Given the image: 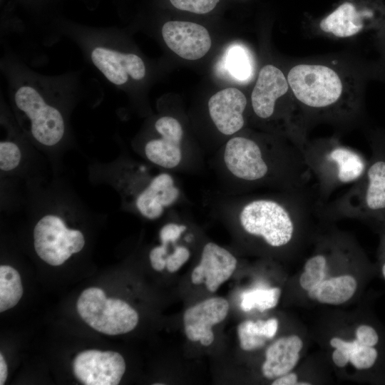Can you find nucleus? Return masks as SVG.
Segmentation results:
<instances>
[{
  "instance_id": "f3484780",
  "label": "nucleus",
  "mask_w": 385,
  "mask_h": 385,
  "mask_svg": "<svg viewBox=\"0 0 385 385\" xmlns=\"http://www.w3.org/2000/svg\"><path fill=\"white\" fill-rule=\"evenodd\" d=\"M289 87L287 78L281 70L272 65L262 67L251 94L255 115L262 120L272 118L277 101L287 93Z\"/></svg>"
},
{
  "instance_id": "393cba45",
  "label": "nucleus",
  "mask_w": 385,
  "mask_h": 385,
  "mask_svg": "<svg viewBox=\"0 0 385 385\" xmlns=\"http://www.w3.org/2000/svg\"><path fill=\"white\" fill-rule=\"evenodd\" d=\"M327 267V259L324 254H317L309 257L299 277L301 287L309 292L318 287L325 279Z\"/></svg>"
},
{
  "instance_id": "4468645a",
  "label": "nucleus",
  "mask_w": 385,
  "mask_h": 385,
  "mask_svg": "<svg viewBox=\"0 0 385 385\" xmlns=\"http://www.w3.org/2000/svg\"><path fill=\"white\" fill-rule=\"evenodd\" d=\"M237 259L227 250L216 243H207L202 251L201 259L191 274L195 284L205 283L207 289L215 292L233 274Z\"/></svg>"
},
{
  "instance_id": "423d86ee",
  "label": "nucleus",
  "mask_w": 385,
  "mask_h": 385,
  "mask_svg": "<svg viewBox=\"0 0 385 385\" xmlns=\"http://www.w3.org/2000/svg\"><path fill=\"white\" fill-rule=\"evenodd\" d=\"M287 81L298 101L309 108L324 110L340 101L342 81L332 68L317 64H299L288 73Z\"/></svg>"
},
{
  "instance_id": "a211bd4d",
  "label": "nucleus",
  "mask_w": 385,
  "mask_h": 385,
  "mask_svg": "<svg viewBox=\"0 0 385 385\" xmlns=\"http://www.w3.org/2000/svg\"><path fill=\"white\" fill-rule=\"evenodd\" d=\"M303 347L302 339L296 335L283 337L268 346L262 373L268 379H274L290 372L297 364Z\"/></svg>"
},
{
  "instance_id": "2eb2a0df",
  "label": "nucleus",
  "mask_w": 385,
  "mask_h": 385,
  "mask_svg": "<svg viewBox=\"0 0 385 385\" xmlns=\"http://www.w3.org/2000/svg\"><path fill=\"white\" fill-rule=\"evenodd\" d=\"M247 103L245 94L235 88H225L210 97V117L220 133L232 135L243 128Z\"/></svg>"
},
{
  "instance_id": "f257e3e1",
  "label": "nucleus",
  "mask_w": 385,
  "mask_h": 385,
  "mask_svg": "<svg viewBox=\"0 0 385 385\" xmlns=\"http://www.w3.org/2000/svg\"><path fill=\"white\" fill-rule=\"evenodd\" d=\"M220 160L230 179L247 187L272 186L296 191L312 175L297 148L265 145L242 135L227 140Z\"/></svg>"
},
{
  "instance_id": "aec40b11",
  "label": "nucleus",
  "mask_w": 385,
  "mask_h": 385,
  "mask_svg": "<svg viewBox=\"0 0 385 385\" xmlns=\"http://www.w3.org/2000/svg\"><path fill=\"white\" fill-rule=\"evenodd\" d=\"M358 287L356 278L342 274L324 279L313 290L307 292L311 299L330 305H339L349 301Z\"/></svg>"
},
{
  "instance_id": "412c9836",
  "label": "nucleus",
  "mask_w": 385,
  "mask_h": 385,
  "mask_svg": "<svg viewBox=\"0 0 385 385\" xmlns=\"http://www.w3.org/2000/svg\"><path fill=\"white\" fill-rule=\"evenodd\" d=\"M278 320L270 318L256 322L245 320L237 327L240 347L245 351H252L262 347L266 339H272L278 329Z\"/></svg>"
},
{
  "instance_id": "c9c22d12",
  "label": "nucleus",
  "mask_w": 385,
  "mask_h": 385,
  "mask_svg": "<svg viewBox=\"0 0 385 385\" xmlns=\"http://www.w3.org/2000/svg\"><path fill=\"white\" fill-rule=\"evenodd\" d=\"M8 376L7 364L2 353L0 354V384L3 385Z\"/></svg>"
},
{
  "instance_id": "7ed1b4c3",
  "label": "nucleus",
  "mask_w": 385,
  "mask_h": 385,
  "mask_svg": "<svg viewBox=\"0 0 385 385\" xmlns=\"http://www.w3.org/2000/svg\"><path fill=\"white\" fill-rule=\"evenodd\" d=\"M118 179V187L131 209L150 220L160 217L179 199L180 191L167 172L150 174L140 165L127 167Z\"/></svg>"
},
{
  "instance_id": "b1692460",
  "label": "nucleus",
  "mask_w": 385,
  "mask_h": 385,
  "mask_svg": "<svg viewBox=\"0 0 385 385\" xmlns=\"http://www.w3.org/2000/svg\"><path fill=\"white\" fill-rule=\"evenodd\" d=\"M280 295L281 289L279 287L248 290L241 296L240 307L245 312L254 309L263 312L275 307Z\"/></svg>"
},
{
  "instance_id": "ddd939ff",
  "label": "nucleus",
  "mask_w": 385,
  "mask_h": 385,
  "mask_svg": "<svg viewBox=\"0 0 385 385\" xmlns=\"http://www.w3.org/2000/svg\"><path fill=\"white\" fill-rule=\"evenodd\" d=\"M228 310L229 303L222 297L209 298L190 307L183 315L186 337L190 341L210 346L214 341L212 326L222 322Z\"/></svg>"
},
{
  "instance_id": "6ab92c4d",
  "label": "nucleus",
  "mask_w": 385,
  "mask_h": 385,
  "mask_svg": "<svg viewBox=\"0 0 385 385\" xmlns=\"http://www.w3.org/2000/svg\"><path fill=\"white\" fill-rule=\"evenodd\" d=\"M370 14V12L360 13L352 4L346 2L323 19L319 23V28L337 37L352 36L364 28L362 17Z\"/></svg>"
},
{
  "instance_id": "5701e85b",
  "label": "nucleus",
  "mask_w": 385,
  "mask_h": 385,
  "mask_svg": "<svg viewBox=\"0 0 385 385\" xmlns=\"http://www.w3.org/2000/svg\"><path fill=\"white\" fill-rule=\"evenodd\" d=\"M23 287L19 273L9 265L0 266V312L14 307L21 299Z\"/></svg>"
},
{
  "instance_id": "c756f323",
  "label": "nucleus",
  "mask_w": 385,
  "mask_h": 385,
  "mask_svg": "<svg viewBox=\"0 0 385 385\" xmlns=\"http://www.w3.org/2000/svg\"><path fill=\"white\" fill-rule=\"evenodd\" d=\"M190 252L184 246H177L170 255L165 258L166 269L169 272L178 271L190 258Z\"/></svg>"
},
{
  "instance_id": "cd10ccee",
  "label": "nucleus",
  "mask_w": 385,
  "mask_h": 385,
  "mask_svg": "<svg viewBox=\"0 0 385 385\" xmlns=\"http://www.w3.org/2000/svg\"><path fill=\"white\" fill-rule=\"evenodd\" d=\"M175 8L203 14L211 11L216 6L219 0H170Z\"/></svg>"
},
{
  "instance_id": "39448f33",
  "label": "nucleus",
  "mask_w": 385,
  "mask_h": 385,
  "mask_svg": "<svg viewBox=\"0 0 385 385\" xmlns=\"http://www.w3.org/2000/svg\"><path fill=\"white\" fill-rule=\"evenodd\" d=\"M336 215L385 222V145H376L363 175L328 210Z\"/></svg>"
},
{
  "instance_id": "bb28decb",
  "label": "nucleus",
  "mask_w": 385,
  "mask_h": 385,
  "mask_svg": "<svg viewBox=\"0 0 385 385\" xmlns=\"http://www.w3.org/2000/svg\"><path fill=\"white\" fill-rule=\"evenodd\" d=\"M22 152L19 145L11 140L0 142V169L3 172L16 170L21 164Z\"/></svg>"
},
{
  "instance_id": "0eeeda50",
  "label": "nucleus",
  "mask_w": 385,
  "mask_h": 385,
  "mask_svg": "<svg viewBox=\"0 0 385 385\" xmlns=\"http://www.w3.org/2000/svg\"><path fill=\"white\" fill-rule=\"evenodd\" d=\"M82 319L95 330L108 335L125 334L138 322L137 312L120 299L106 298L98 287L82 292L76 304Z\"/></svg>"
},
{
  "instance_id": "f03ea898",
  "label": "nucleus",
  "mask_w": 385,
  "mask_h": 385,
  "mask_svg": "<svg viewBox=\"0 0 385 385\" xmlns=\"http://www.w3.org/2000/svg\"><path fill=\"white\" fill-rule=\"evenodd\" d=\"M297 210L282 198L262 196L244 200L235 210L245 232L279 248L287 245L294 237Z\"/></svg>"
},
{
  "instance_id": "c85d7f7f",
  "label": "nucleus",
  "mask_w": 385,
  "mask_h": 385,
  "mask_svg": "<svg viewBox=\"0 0 385 385\" xmlns=\"http://www.w3.org/2000/svg\"><path fill=\"white\" fill-rule=\"evenodd\" d=\"M355 339L362 345L371 346H378L381 341L377 329L367 324H362L356 327Z\"/></svg>"
},
{
  "instance_id": "20e7f679",
  "label": "nucleus",
  "mask_w": 385,
  "mask_h": 385,
  "mask_svg": "<svg viewBox=\"0 0 385 385\" xmlns=\"http://www.w3.org/2000/svg\"><path fill=\"white\" fill-rule=\"evenodd\" d=\"M302 153L317 179L322 198L338 188L356 182L368 165L360 153L336 142L307 143Z\"/></svg>"
},
{
  "instance_id": "473e14b6",
  "label": "nucleus",
  "mask_w": 385,
  "mask_h": 385,
  "mask_svg": "<svg viewBox=\"0 0 385 385\" xmlns=\"http://www.w3.org/2000/svg\"><path fill=\"white\" fill-rule=\"evenodd\" d=\"M272 385H309L307 381H299L298 376L295 373L289 372L279 377L274 379Z\"/></svg>"
},
{
  "instance_id": "7c9ffc66",
  "label": "nucleus",
  "mask_w": 385,
  "mask_h": 385,
  "mask_svg": "<svg viewBox=\"0 0 385 385\" xmlns=\"http://www.w3.org/2000/svg\"><path fill=\"white\" fill-rule=\"evenodd\" d=\"M186 229L187 227L184 225L173 222L165 225L159 232L161 244L168 246V244L174 243Z\"/></svg>"
},
{
  "instance_id": "1a4fd4ad",
  "label": "nucleus",
  "mask_w": 385,
  "mask_h": 385,
  "mask_svg": "<svg viewBox=\"0 0 385 385\" xmlns=\"http://www.w3.org/2000/svg\"><path fill=\"white\" fill-rule=\"evenodd\" d=\"M14 101L18 110L29 120L30 133L36 142L53 147L61 141L65 134L63 117L37 90L22 86L16 91Z\"/></svg>"
},
{
  "instance_id": "6e6552de",
  "label": "nucleus",
  "mask_w": 385,
  "mask_h": 385,
  "mask_svg": "<svg viewBox=\"0 0 385 385\" xmlns=\"http://www.w3.org/2000/svg\"><path fill=\"white\" fill-rule=\"evenodd\" d=\"M34 246L37 255L52 266H59L85 245L83 232L67 226L59 215L48 213L36 223Z\"/></svg>"
},
{
  "instance_id": "2f4dec72",
  "label": "nucleus",
  "mask_w": 385,
  "mask_h": 385,
  "mask_svg": "<svg viewBox=\"0 0 385 385\" xmlns=\"http://www.w3.org/2000/svg\"><path fill=\"white\" fill-rule=\"evenodd\" d=\"M168 255V246L161 244L153 247L149 254L152 267L156 271H162L166 267L165 258Z\"/></svg>"
},
{
  "instance_id": "f8f14e48",
  "label": "nucleus",
  "mask_w": 385,
  "mask_h": 385,
  "mask_svg": "<svg viewBox=\"0 0 385 385\" xmlns=\"http://www.w3.org/2000/svg\"><path fill=\"white\" fill-rule=\"evenodd\" d=\"M162 35L168 48L187 60L202 58L211 47L208 31L193 22L168 21L162 27Z\"/></svg>"
},
{
  "instance_id": "9b49d317",
  "label": "nucleus",
  "mask_w": 385,
  "mask_h": 385,
  "mask_svg": "<svg viewBox=\"0 0 385 385\" xmlns=\"http://www.w3.org/2000/svg\"><path fill=\"white\" fill-rule=\"evenodd\" d=\"M72 366L76 379L85 385H117L125 371V360L119 353L96 349L78 354Z\"/></svg>"
},
{
  "instance_id": "a878e982",
  "label": "nucleus",
  "mask_w": 385,
  "mask_h": 385,
  "mask_svg": "<svg viewBox=\"0 0 385 385\" xmlns=\"http://www.w3.org/2000/svg\"><path fill=\"white\" fill-rule=\"evenodd\" d=\"M227 65L230 73L239 80L249 78L252 72L249 54L242 47L231 48L227 55Z\"/></svg>"
},
{
  "instance_id": "4be33fe9",
  "label": "nucleus",
  "mask_w": 385,
  "mask_h": 385,
  "mask_svg": "<svg viewBox=\"0 0 385 385\" xmlns=\"http://www.w3.org/2000/svg\"><path fill=\"white\" fill-rule=\"evenodd\" d=\"M329 343L334 349L346 351L349 356V362L358 370L371 369L376 365L379 358L377 346L362 345L355 339L352 341H346L339 337H333Z\"/></svg>"
},
{
  "instance_id": "72a5a7b5",
  "label": "nucleus",
  "mask_w": 385,
  "mask_h": 385,
  "mask_svg": "<svg viewBox=\"0 0 385 385\" xmlns=\"http://www.w3.org/2000/svg\"><path fill=\"white\" fill-rule=\"evenodd\" d=\"M332 359L334 364L338 367H344L349 362V354L341 349H334Z\"/></svg>"
},
{
  "instance_id": "f704fd0d",
  "label": "nucleus",
  "mask_w": 385,
  "mask_h": 385,
  "mask_svg": "<svg viewBox=\"0 0 385 385\" xmlns=\"http://www.w3.org/2000/svg\"><path fill=\"white\" fill-rule=\"evenodd\" d=\"M381 227L380 269L385 280V222L379 223Z\"/></svg>"
},
{
  "instance_id": "dca6fc26",
  "label": "nucleus",
  "mask_w": 385,
  "mask_h": 385,
  "mask_svg": "<svg viewBox=\"0 0 385 385\" xmlns=\"http://www.w3.org/2000/svg\"><path fill=\"white\" fill-rule=\"evenodd\" d=\"M95 66L112 83L123 85L128 78L141 80L145 75L143 60L133 53H124L113 49L96 47L91 54Z\"/></svg>"
},
{
  "instance_id": "9d476101",
  "label": "nucleus",
  "mask_w": 385,
  "mask_h": 385,
  "mask_svg": "<svg viewBox=\"0 0 385 385\" xmlns=\"http://www.w3.org/2000/svg\"><path fill=\"white\" fill-rule=\"evenodd\" d=\"M158 136L148 140L143 153L152 164L165 170L176 169L185 159L183 150V129L180 123L171 116H162L155 123Z\"/></svg>"
}]
</instances>
